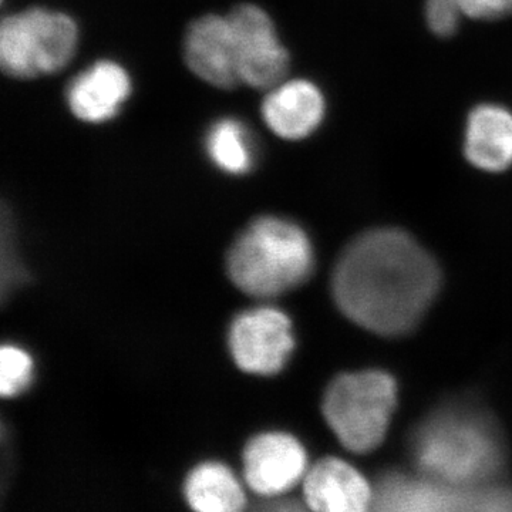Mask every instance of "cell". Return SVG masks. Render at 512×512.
Masks as SVG:
<instances>
[{"label": "cell", "instance_id": "cell-1", "mask_svg": "<svg viewBox=\"0 0 512 512\" xmlns=\"http://www.w3.org/2000/svg\"><path fill=\"white\" fill-rule=\"evenodd\" d=\"M440 288L429 252L400 229L367 231L340 255L332 278L336 305L352 322L383 336L419 325Z\"/></svg>", "mask_w": 512, "mask_h": 512}, {"label": "cell", "instance_id": "cell-2", "mask_svg": "<svg viewBox=\"0 0 512 512\" xmlns=\"http://www.w3.org/2000/svg\"><path fill=\"white\" fill-rule=\"evenodd\" d=\"M412 454L421 474L453 485L493 484L504 466V444L483 413L451 406L430 414L414 431Z\"/></svg>", "mask_w": 512, "mask_h": 512}, {"label": "cell", "instance_id": "cell-3", "mask_svg": "<svg viewBox=\"0 0 512 512\" xmlns=\"http://www.w3.org/2000/svg\"><path fill=\"white\" fill-rule=\"evenodd\" d=\"M313 264L306 232L278 217L252 221L229 248L227 259L232 284L255 298L292 291L311 276Z\"/></svg>", "mask_w": 512, "mask_h": 512}, {"label": "cell", "instance_id": "cell-4", "mask_svg": "<svg viewBox=\"0 0 512 512\" xmlns=\"http://www.w3.org/2000/svg\"><path fill=\"white\" fill-rule=\"evenodd\" d=\"M397 404V384L382 370L345 373L329 384L323 416L340 443L369 453L383 443Z\"/></svg>", "mask_w": 512, "mask_h": 512}, {"label": "cell", "instance_id": "cell-5", "mask_svg": "<svg viewBox=\"0 0 512 512\" xmlns=\"http://www.w3.org/2000/svg\"><path fill=\"white\" fill-rule=\"evenodd\" d=\"M79 28L69 15L32 8L0 26V66L13 79H35L63 70L76 53Z\"/></svg>", "mask_w": 512, "mask_h": 512}, {"label": "cell", "instance_id": "cell-6", "mask_svg": "<svg viewBox=\"0 0 512 512\" xmlns=\"http://www.w3.org/2000/svg\"><path fill=\"white\" fill-rule=\"evenodd\" d=\"M380 511H512V490L487 484L463 487L420 474L387 476L375 490Z\"/></svg>", "mask_w": 512, "mask_h": 512}, {"label": "cell", "instance_id": "cell-7", "mask_svg": "<svg viewBox=\"0 0 512 512\" xmlns=\"http://www.w3.org/2000/svg\"><path fill=\"white\" fill-rule=\"evenodd\" d=\"M228 345L239 369L251 375H275L295 348L291 319L269 306L241 313L231 323Z\"/></svg>", "mask_w": 512, "mask_h": 512}, {"label": "cell", "instance_id": "cell-8", "mask_svg": "<svg viewBox=\"0 0 512 512\" xmlns=\"http://www.w3.org/2000/svg\"><path fill=\"white\" fill-rule=\"evenodd\" d=\"M228 19L234 32L241 83L265 90L284 82L289 55L268 13L244 3L232 9Z\"/></svg>", "mask_w": 512, "mask_h": 512}, {"label": "cell", "instance_id": "cell-9", "mask_svg": "<svg viewBox=\"0 0 512 512\" xmlns=\"http://www.w3.org/2000/svg\"><path fill=\"white\" fill-rule=\"evenodd\" d=\"M244 478L252 493L281 497L308 473V456L301 441L286 433H262L244 448Z\"/></svg>", "mask_w": 512, "mask_h": 512}, {"label": "cell", "instance_id": "cell-10", "mask_svg": "<svg viewBox=\"0 0 512 512\" xmlns=\"http://www.w3.org/2000/svg\"><path fill=\"white\" fill-rule=\"evenodd\" d=\"M184 56L191 72L212 87L229 90L241 83L228 16L205 15L194 20L185 33Z\"/></svg>", "mask_w": 512, "mask_h": 512}, {"label": "cell", "instance_id": "cell-11", "mask_svg": "<svg viewBox=\"0 0 512 512\" xmlns=\"http://www.w3.org/2000/svg\"><path fill=\"white\" fill-rule=\"evenodd\" d=\"M306 507L322 512H362L375 504V490L355 467L323 458L303 478Z\"/></svg>", "mask_w": 512, "mask_h": 512}, {"label": "cell", "instance_id": "cell-12", "mask_svg": "<svg viewBox=\"0 0 512 512\" xmlns=\"http://www.w3.org/2000/svg\"><path fill=\"white\" fill-rule=\"evenodd\" d=\"M131 94V79L119 63L101 60L74 77L67 87V106L84 123L100 124L119 113Z\"/></svg>", "mask_w": 512, "mask_h": 512}, {"label": "cell", "instance_id": "cell-13", "mask_svg": "<svg viewBox=\"0 0 512 512\" xmlns=\"http://www.w3.org/2000/svg\"><path fill=\"white\" fill-rule=\"evenodd\" d=\"M325 111V97L319 87L303 79L276 84L262 103L266 126L284 140L311 136L322 123Z\"/></svg>", "mask_w": 512, "mask_h": 512}, {"label": "cell", "instance_id": "cell-14", "mask_svg": "<svg viewBox=\"0 0 512 512\" xmlns=\"http://www.w3.org/2000/svg\"><path fill=\"white\" fill-rule=\"evenodd\" d=\"M464 153L474 167L500 173L512 165V113L497 104H481L468 116Z\"/></svg>", "mask_w": 512, "mask_h": 512}, {"label": "cell", "instance_id": "cell-15", "mask_svg": "<svg viewBox=\"0 0 512 512\" xmlns=\"http://www.w3.org/2000/svg\"><path fill=\"white\" fill-rule=\"evenodd\" d=\"M184 497L192 510L237 512L247 507V495L231 468L207 461L192 468L184 483Z\"/></svg>", "mask_w": 512, "mask_h": 512}, {"label": "cell", "instance_id": "cell-16", "mask_svg": "<svg viewBox=\"0 0 512 512\" xmlns=\"http://www.w3.org/2000/svg\"><path fill=\"white\" fill-rule=\"evenodd\" d=\"M205 150L215 167L232 175L247 174L254 165V147L241 121L221 119L207 131Z\"/></svg>", "mask_w": 512, "mask_h": 512}, {"label": "cell", "instance_id": "cell-17", "mask_svg": "<svg viewBox=\"0 0 512 512\" xmlns=\"http://www.w3.org/2000/svg\"><path fill=\"white\" fill-rule=\"evenodd\" d=\"M32 356L15 345H5L0 350V393L15 397L25 392L33 380Z\"/></svg>", "mask_w": 512, "mask_h": 512}, {"label": "cell", "instance_id": "cell-18", "mask_svg": "<svg viewBox=\"0 0 512 512\" xmlns=\"http://www.w3.org/2000/svg\"><path fill=\"white\" fill-rule=\"evenodd\" d=\"M463 16L457 0H426L427 25L434 35H454Z\"/></svg>", "mask_w": 512, "mask_h": 512}, {"label": "cell", "instance_id": "cell-19", "mask_svg": "<svg viewBox=\"0 0 512 512\" xmlns=\"http://www.w3.org/2000/svg\"><path fill=\"white\" fill-rule=\"evenodd\" d=\"M464 16L480 20L503 19L512 15V0H457Z\"/></svg>", "mask_w": 512, "mask_h": 512}]
</instances>
